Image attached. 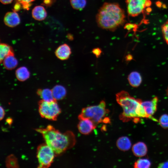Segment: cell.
Segmentation results:
<instances>
[{
  "instance_id": "1",
  "label": "cell",
  "mask_w": 168,
  "mask_h": 168,
  "mask_svg": "<svg viewBox=\"0 0 168 168\" xmlns=\"http://www.w3.org/2000/svg\"><path fill=\"white\" fill-rule=\"evenodd\" d=\"M124 10L115 2L104 3L98 10L96 21L100 28L111 31H115L125 21Z\"/></svg>"
},
{
  "instance_id": "2",
  "label": "cell",
  "mask_w": 168,
  "mask_h": 168,
  "mask_svg": "<svg viewBox=\"0 0 168 168\" xmlns=\"http://www.w3.org/2000/svg\"><path fill=\"white\" fill-rule=\"evenodd\" d=\"M35 130L42 134L45 143L52 149L56 155L72 147L76 142L75 136L70 131L62 133L50 125L45 128H38Z\"/></svg>"
},
{
  "instance_id": "3",
  "label": "cell",
  "mask_w": 168,
  "mask_h": 168,
  "mask_svg": "<svg viewBox=\"0 0 168 168\" xmlns=\"http://www.w3.org/2000/svg\"><path fill=\"white\" fill-rule=\"evenodd\" d=\"M116 100L121 106L123 111L119 116L120 120L127 122L132 119L135 122L139 120V114L142 101L131 96L125 91H121L116 95Z\"/></svg>"
},
{
  "instance_id": "4",
  "label": "cell",
  "mask_w": 168,
  "mask_h": 168,
  "mask_svg": "<svg viewBox=\"0 0 168 168\" xmlns=\"http://www.w3.org/2000/svg\"><path fill=\"white\" fill-rule=\"evenodd\" d=\"M109 110L106 108L105 102L102 100L97 105L91 106L83 108L78 118L79 120L87 119L91 120L96 125L99 123H109L110 119L106 117Z\"/></svg>"
},
{
  "instance_id": "5",
  "label": "cell",
  "mask_w": 168,
  "mask_h": 168,
  "mask_svg": "<svg viewBox=\"0 0 168 168\" xmlns=\"http://www.w3.org/2000/svg\"><path fill=\"white\" fill-rule=\"evenodd\" d=\"M39 111L42 117L56 120L61 113V110L56 100L47 102L42 100L39 103Z\"/></svg>"
},
{
  "instance_id": "6",
  "label": "cell",
  "mask_w": 168,
  "mask_h": 168,
  "mask_svg": "<svg viewBox=\"0 0 168 168\" xmlns=\"http://www.w3.org/2000/svg\"><path fill=\"white\" fill-rule=\"evenodd\" d=\"M55 155L52 149L46 143L40 145L37 148V157L39 162L38 167H49L53 162Z\"/></svg>"
},
{
  "instance_id": "7",
  "label": "cell",
  "mask_w": 168,
  "mask_h": 168,
  "mask_svg": "<svg viewBox=\"0 0 168 168\" xmlns=\"http://www.w3.org/2000/svg\"><path fill=\"white\" fill-rule=\"evenodd\" d=\"M148 0H126L127 10L129 16H135L141 13L146 7Z\"/></svg>"
},
{
  "instance_id": "8",
  "label": "cell",
  "mask_w": 168,
  "mask_h": 168,
  "mask_svg": "<svg viewBox=\"0 0 168 168\" xmlns=\"http://www.w3.org/2000/svg\"><path fill=\"white\" fill-rule=\"evenodd\" d=\"M79 120L77 128L79 132L82 134H89L96 127V125L89 119H85Z\"/></svg>"
},
{
  "instance_id": "9",
  "label": "cell",
  "mask_w": 168,
  "mask_h": 168,
  "mask_svg": "<svg viewBox=\"0 0 168 168\" xmlns=\"http://www.w3.org/2000/svg\"><path fill=\"white\" fill-rule=\"evenodd\" d=\"M158 98L155 97L152 100L142 102V105L148 117L152 118V116L156 111Z\"/></svg>"
},
{
  "instance_id": "10",
  "label": "cell",
  "mask_w": 168,
  "mask_h": 168,
  "mask_svg": "<svg viewBox=\"0 0 168 168\" xmlns=\"http://www.w3.org/2000/svg\"><path fill=\"white\" fill-rule=\"evenodd\" d=\"M3 21L7 26L10 27H14L20 24V19L18 13L13 11L8 12L5 14Z\"/></svg>"
},
{
  "instance_id": "11",
  "label": "cell",
  "mask_w": 168,
  "mask_h": 168,
  "mask_svg": "<svg viewBox=\"0 0 168 168\" xmlns=\"http://www.w3.org/2000/svg\"><path fill=\"white\" fill-rule=\"evenodd\" d=\"M71 53L69 46L64 44L59 46L56 50L55 54L57 57L61 60L67 59Z\"/></svg>"
},
{
  "instance_id": "12",
  "label": "cell",
  "mask_w": 168,
  "mask_h": 168,
  "mask_svg": "<svg viewBox=\"0 0 168 168\" xmlns=\"http://www.w3.org/2000/svg\"><path fill=\"white\" fill-rule=\"evenodd\" d=\"M32 16L35 20L41 21L44 20L47 16V12L42 6L39 5L34 7L32 11Z\"/></svg>"
},
{
  "instance_id": "13",
  "label": "cell",
  "mask_w": 168,
  "mask_h": 168,
  "mask_svg": "<svg viewBox=\"0 0 168 168\" xmlns=\"http://www.w3.org/2000/svg\"><path fill=\"white\" fill-rule=\"evenodd\" d=\"M132 151L135 156L142 157L147 154V149L145 143L142 142H138L133 145L132 147Z\"/></svg>"
},
{
  "instance_id": "14",
  "label": "cell",
  "mask_w": 168,
  "mask_h": 168,
  "mask_svg": "<svg viewBox=\"0 0 168 168\" xmlns=\"http://www.w3.org/2000/svg\"><path fill=\"white\" fill-rule=\"evenodd\" d=\"M128 79L130 85L133 87L139 86L142 82V78L140 74L136 71H133L128 75Z\"/></svg>"
},
{
  "instance_id": "15",
  "label": "cell",
  "mask_w": 168,
  "mask_h": 168,
  "mask_svg": "<svg viewBox=\"0 0 168 168\" xmlns=\"http://www.w3.org/2000/svg\"><path fill=\"white\" fill-rule=\"evenodd\" d=\"M116 144L117 147L120 150L124 151L128 150L131 146V142L130 139L126 136H122L119 138Z\"/></svg>"
},
{
  "instance_id": "16",
  "label": "cell",
  "mask_w": 168,
  "mask_h": 168,
  "mask_svg": "<svg viewBox=\"0 0 168 168\" xmlns=\"http://www.w3.org/2000/svg\"><path fill=\"white\" fill-rule=\"evenodd\" d=\"M2 61L4 67L7 69L14 68L18 64L17 60L13 54L6 57Z\"/></svg>"
},
{
  "instance_id": "17",
  "label": "cell",
  "mask_w": 168,
  "mask_h": 168,
  "mask_svg": "<svg viewBox=\"0 0 168 168\" xmlns=\"http://www.w3.org/2000/svg\"><path fill=\"white\" fill-rule=\"evenodd\" d=\"M52 90L54 99L60 100L63 98L66 94V90L64 87L60 85L54 86Z\"/></svg>"
},
{
  "instance_id": "18",
  "label": "cell",
  "mask_w": 168,
  "mask_h": 168,
  "mask_svg": "<svg viewBox=\"0 0 168 168\" xmlns=\"http://www.w3.org/2000/svg\"><path fill=\"white\" fill-rule=\"evenodd\" d=\"M16 75L17 79L23 81L28 79L30 76V73L28 69L25 67H21L16 71Z\"/></svg>"
},
{
  "instance_id": "19",
  "label": "cell",
  "mask_w": 168,
  "mask_h": 168,
  "mask_svg": "<svg viewBox=\"0 0 168 168\" xmlns=\"http://www.w3.org/2000/svg\"><path fill=\"white\" fill-rule=\"evenodd\" d=\"M42 100L51 102L55 100L54 98L52 90L48 88H45L39 91L38 93Z\"/></svg>"
},
{
  "instance_id": "20",
  "label": "cell",
  "mask_w": 168,
  "mask_h": 168,
  "mask_svg": "<svg viewBox=\"0 0 168 168\" xmlns=\"http://www.w3.org/2000/svg\"><path fill=\"white\" fill-rule=\"evenodd\" d=\"M12 54V49L8 45L1 43L0 45V58L1 61L7 56Z\"/></svg>"
},
{
  "instance_id": "21",
  "label": "cell",
  "mask_w": 168,
  "mask_h": 168,
  "mask_svg": "<svg viewBox=\"0 0 168 168\" xmlns=\"http://www.w3.org/2000/svg\"><path fill=\"white\" fill-rule=\"evenodd\" d=\"M70 3L74 9L82 10L84 9L86 4V0H70Z\"/></svg>"
},
{
  "instance_id": "22",
  "label": "cell",
  "mask_w": 168,
  "mask_h": 168,
  "mask_svg": "<svg viewBox=\"0 0 168 168\" xmlns=\"http://www.w3.org/2000/svg\"><path fill=\"white\" fill-rule=\"evenodd\" d=\"M151 166L150 161L147 159H139L134 163L135 168H148Z\"/></svg>"
},
{
  "instance_id": "23",
  "label": "cell",
  "mask_w": 168,
  "mask_h": 168,
  "mask_svg": "<svg viewBox=\"0 0 168 168\" xmlns=\"http://www.w3.org/2000/svg\"><path fill=\"white\" fill-rule=\"evenodd\" d=\"M160 125L164 128H168V115L163 114L159 118Z\"/></svg>"
},
{
  "instance_id": "24",
  "label": "cell",
  "mask_w": 168,
  "mask_h": 168,
  "mask_svg": "<svg viewBox=\"0 0 168 168\" xmlns=\"http://www.w3.org/2000/svg\"><path fill=\"white\" fill-rule=\"evenodd\" d=\"M162 31L164 40L168 44V21L162 26Z\"/></svg>"
},
{
  "instance_id": "25",
  "label": "cell",
  "mask_w": 168,
  "mask_h": 168,
  "mask_svg": "<svg viewBox=\"0 0 168 168\" xmlns=\"http://www.w3.org/2000/svg\"><path fill=\"white\" fill-rule=\"evenodd\" d=\"M35 0H17V2L21 3L23 8L25 9L28 10L30 6L31 2Z\"/></svg>"
},
{
  "instance_id": "26",
  "label": "cell",
  "mask_w": 168,
  "mask_h": 168,
  "mask_svg": "<svg viewBox=\"0 0 168 168\" xmlns=\"http://www.w3.org/2000/svg\"><path fill=\"white\" fill-rule=\"evenodd\" d=\"M92 52L97 57H99L102 53L101 50L98 48L93 49Z\"/></svg>"
},
{
  "instance_id": "27",
  "label": "cell",
  "mask_w": 168,
  "mask_h": 168,
  "mask_svg": "<svg viewBox=\"0 0 168 168\" xmlns=\"http://www.w3.org/2000/svg\"><path fill=\"white\" fill-rule=\"evenodd\" d=\"M21 4L19 2H16L14 7V9H13V11L16 12L19 11L21 8Z\"/></svg>"
},
{
  "instance_id": "28",
  "label": "cell",
  "mask_w": 168,
  "mask_h": 168,
  "mask_svg": "<svg viewBox=\"0 0 168 168\" xmlns=\"http://www.w3.org/2000/svg\"><path fill=\"white\" fill-rule=\"evenodd\" d=\"M158 167L160 168H168V161L160 163Z\"/></svg>"
},
{
  "instance_id": "29",
  "label": "cell",
  "mask_w": 168,
  "mask_h": 168,
  "mask_svg": "<svg viewBox=\"0 0 168 168\" xmlns=\"http://www.w3.org/2000/svg\"><path fill=\"white\" fill-rule=\"evenodd\" d=\"M0 120H1L2 119H3V117H4L5 112H4V110L3 108L1 106H0Z\"/></svg>"
},
{
  "instance_id": "30",
  "label": "cell",
  "mask_w": 168,
  "mask_h": 168,
  "mask_svg": "<svg viewBox=\"0 0 168 168\" xmlns=\"http://www.w3.org/2000/svg\"><path fill=\"white\" fill-rule=\"evenodd\" d=\"M52 0H44V3L46 6H50L53 2Z\"/></svg>"
},
{
  "instance_id": "31",
  "label": "cell",
  "mask_w": 168,
  "mask_h": 168,
  "mask_svg": "<svg viewBox=\"0 0 168 168\" xmlns=\"http://www.w3.org/2000/svg\"><path fill=\"white\" fill-rule=\"evenodd\" d=\"M1 2L4 4H7L11 3L13 0H0Z\"/></svg>"
},
{
  "instance_id": "32",
  "label": "cell",
  "mask_w": 168,
  "mask_h": 168,
  "mask_svg": "<svg viewBox=\"0 0 168 168\" xmlns=\"http://www.w3.org/2000/svg\"><path fill=\"white\" fill-rule=\"evenodd\" d=\"M166 92H167V95L168 96V87H167V89Z\"/></svg>"
}]
</instances>
